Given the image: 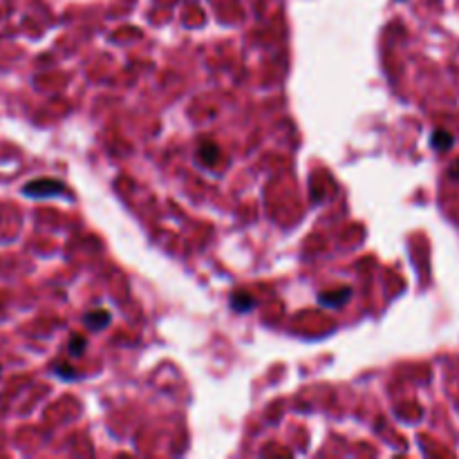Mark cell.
Here are the masks:
<instances>
[{
	"label": "cell",
	"mask_w": 459,
	"mask_h": 459,
	"mask_svg": "<svg viewBox=\"0 0 459 459\" xmlns=\"http://www.w3.org/2000/svg\"><path fill=\"white\" fill-rule=\"evenodd\" d=\"M63 191H65V184L58 180H49V177L34 180L23 186V193L27 195V198H49V195H63Z\"/></svg>",
	"instance_id": "obj_1"
},
{
	"label": "cell",
	"mask_w": 459,
	"mask_h": 459,
	"mask_svg": "<svg viewBox=\"0 0 459 459\" xmlns=\"http://www.w3.org/2000/svg\"><path fill=\"white\" fill-rule=\"evenodd\" d=\"M110 320H113V314H110L108 309H95L86 314V318H83V322H86V327L90 331H99L110 325Z\"/></svg>",
	"instance_id": "obj_2"
},
{
	"label": "cell",
	"mask_w": 459,
	"mask_h": 459,
	"mask_svg": "<svg viewBox=\"0 0 459 459\" xmlns=\"http://www.w3.org/2000/svg\"><path fill=\"white\" fill-rule=\"evenodd\" d=\"M350 289L347 287H343V289H338V292H325V294H320L318 296V301H320V305H325V307H343V305L350 301Z\"/></svg>",
	"instance_id": "obj_3"
},
{
	"label": "cell",
	"mask_w": 459,
	"mask_h": 459,
	"mask_svg": "<svg viewBox=\"0 0 459 459\" xmlns=\"http://www.w3.org/2000/svg\"><path fill=\"white\" fill-rule=\"evenodd\" d=\"M453 134H450L448 130H435L432 132V139H430V143H432V148L435 150H439V152H444V150H448L450 146H453Z\"/></svg>",
	"instance_id": "obj_4"
},
{
	"label": "cell",
	"mask_w": 459,
	"mask_h": 459,
	"mask_svg": "<svg viewBox=\"0 0 459 459\" xmlns=\"http://www.w3.org/2000/svg\"><path fill=\"white\" fill-rule=\"evenodd\" d=\"M231 307L235 311H251L253 307H256V301H253V296H249V294L235 292L233 298H231Z\"/></svg>",
	"instance_id": "obj_5"
},
{
	"label": "cell",
	"mask_w": 459,
	"mask_h": 459,
	"mask_svg": "<svg viewBox=\"0 0 459 459\" xmlns=\"http://www.w3.org/2000/svg\"><path fill=\"white\" fill-rule=\"evenodd\" d=\"M200 157L207 166H215L220 161V148L215 146V143H202L200 146Z\"/></svg>",
	"instance_id": "obj_6"
},
{
	"label": "cell",
	"mask_w": 459,
	"mask_h": 459,
	"mask_svg": "<svg viewBox=\"0 0 459 459\" xmlns=\"http://www.w3.org/2000/svg\"><path fill=\"white\" fill-rule=\"evenodd\" d=\"M83 350H86V338H81V336H74L72 341H70V352L72 356H81L83 354Z\"/></svg>",
	"instance_id": "obj_7"
},
{
	"label": "cell",
	"mask_w": 459,
	"mask_h": 459,
	"mask_svg": "<svg viewBox=\"0 0 459 459\" xmlns=\"http://www.w3.org/2000/svg\"><path fill=\"white\" fill-rule=\"evenodd\" d=\"M72 370L74 368H72V365H67V363H56L54 365V374H58L61 379H76V374Z\"/></svg>",
	"instance_id": "obj_8"
},
{
	"label": "cell",
	"mask_w": 459,
	"mask_h": 459,
	"mask_svg": "<svg viewBox=\"0 0 459 459\" xmlns=\"http://www.w3.org/2000/svg\"><path fill=\"white\" fill-rule=\"evenodd\" d=\"M450 177H455V180H459V159L455 161L453 166H450Z\"/></svg>",
	"instance_id": "obj_9"
},
{
	"label": "cell",
	"mask_w": 459,
	"mask_h": 459,
	"mask_svg": "<svg viewBox=\"0 0 459 459\" xmlns=\"http://www.w3.org/2000/svg\"><path fill=\"white\" fill-rule=\"evenodd\" d=\"M0 370H3V368H0Z\"/></svg>",
	"instance_id": "obj_10"
}]
</instances>
